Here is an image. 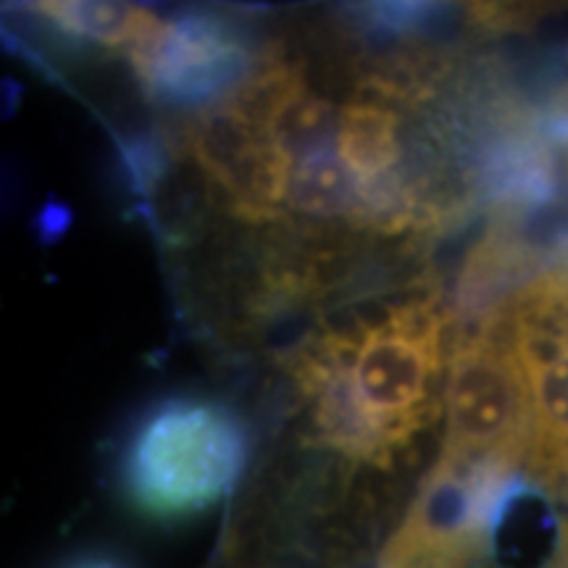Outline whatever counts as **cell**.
Here are the masks:
<instances>
[{
    "mask_svg": "<svg viewBox=\"0 0 568 568\" xmlns=\"http://www.w3.org/2000/svg\"><path fill=\"white\" fill-rule=\"evenodd\" d=\"M69 568H126L122 560L113 558H84V560H74Z\"/></svg>",
    "mask_w": 568,
    "mask_h": 568,
    "instance_id": "obj_7",
    "label": "cell"
},
{
    "mask_svg": "<svg viewBox=\"0 0 568 568\" xmlns=\"http://www.w3.org/2000/svg\"><path fill=\"white\" fill-rule=\"evenodd\" d=\"M560 126H564V134H568V95L566 101L560 103Z\"/></svg>",
    "mask_w": 568,
    "mask_h": 568,
    "instance_id": "obj_8",
    "label": "cell"
},
{
    "mask_svg": "<svg viewBox=\"0 0 568 568\" xmlns=\"http://www.w3.org/2000/svg\"><path fill=\"white\" fill-rule=\"evenodd\" d=\"M130 55L148 95L195 116L224 103L264 59L253 53L243 27L216 11L161 19Z\"/></svg>",
    "mask_w": 568,
    "mask_h": 568,
    "instance_id": "obj_5",
    "label": "cell"
},
{
    "mask_svg": "<svg viewBox=\"0 0 568 568\" xmlns=\"http://www.w3.org/2000/svg\"><path fill=\"white\" fill-rule=\"evenodd\" d=\"M489 308L506 324L529 387L531 439L524 466L545 493L568 500V266L542 268Z\"/></svg>",
    "mask_w": 568,
    "mask_h": 568,
    "instance_id": "obj_4",
    "label": "cell"
},
{
    "mask_svg": "<svg viewBox=\"0 0 568 568\" xmlns=\"http://www.w3.org/2000/svg\"><path fill=\"white\" fill-rule=\"evenodd\" d=\"M245 460L247 435L234 410L201 397H172L132 435L124 487L142 514L193 516L237 485Z\"/></svg>",
    "mask_w": 568,
    "mask_h": 568,
    "instance_id": "obj_2",
    "label": "cell"
},
{
    "mask_svg": "<svg viewBox=\"0 0 568 568\" xmlns=\"http://www.w3.org/2000/svg\"><path fill=\"white\" fill-rule=\"evenodd\" d=\"M32 9L69 38L103 48H126V53L140 48L161 24L153 11L132 3L53 0V3H34Z\"/></svg>",
    "mask_w": 568,
    "mask_h": 568,
    "instance_id": "obj_6",
    "label": "cell"
},
{
    "mask_svg": "<svg viewBox=\"0 0 568 568\" xmlns=\"http://www.w3.org/2000/svg\"><path fill=\"white\" fill-rule=\"evenodd\" d=\"M450 311L437 287L351 305L284 355L305 443L389 471L445 416Z\"/></svg>",
    "mask_w": 568,
    "mask_h": 568,
    "instance_id": "obj_1",
    "label": "cell"
},
{
    "mask_svg": "<svg viewBox=\"0 0 568 568\" xmlns=\"http://www.w3.org/2000/svg\"><path fill=\"white\" fill-rule=\"evenodd\" d=\"M531 439L529 387L495 308L464 326L445 382V437L439 458L514 471Z\"/></svg>",
    "mask_w": 568,
    "mask_h": 568,
    "instance_id": "obj_3",
    "label": "cell"
}]
</instances>
